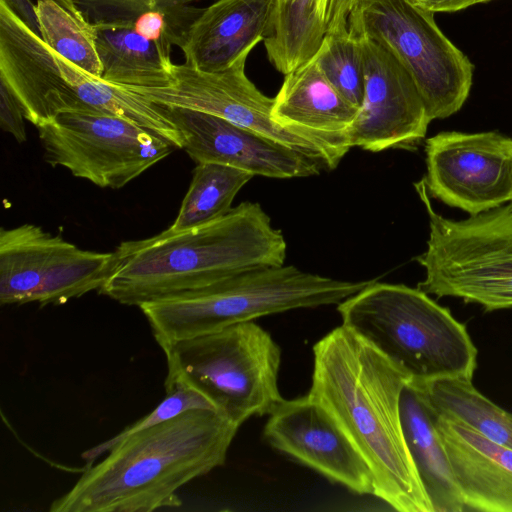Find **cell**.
Returning a JSON list of instances; mask_svg holds the SVG:
<instances>
[{
    "mask_svg": "<svg viewBox=\"0 0 512 512\" xmlns=\"http://www.w3.org/2000/svg\"><path fill=\"white\" fill-rule=\"evenodd\" d=\"M408 383L395 364L343 325L313 346L308 394L366 461L374 496L400 512H434L403 432L400 399Z\"/></svg>",
    "mask_w": 512,
    "mask_h": 512,
    "instance_id": "6da1fadb",
    "label": "cell"
},
{
    "mask_svg": "<svg viewBox=\"0 0 512 512\" xmlns=\"http://www.w3.org/2000/svg\"><path fill=\"white\" fill-rule=\"evenodd\" d=\"M287 243L259 203L244 201L189 229L121 242L100 294L129 306L285 264Z\"/></svg>",
    "mask_w": 512,
    "mask_h": 512,
    "instance_id": "7a4b0ae2",
    "label": "cell"
},
{
    "mask_svg": "<svg viewBox=\"0 0 512 512\" xmlns=\"http://www.w3.org/2000/svg\"><path fill=\"white\" fill-rule=\"evenodd\" d=\"M239 426L194 409L133 433L54 500L51 512H150L178 507V490L225 463Z\"/></svg>",
    "mask_w": 512,
    "mask_h": 512,
    "instance_id": "3957f363",
    "label": "cell"
},
{
    "mask_svg": "<svg viewBox=\"0 0 512 512\" xmlns=\"http://www.w3.org/2000/svg\"><path fill=\"white\" fill-rule=\"evenodd\" d=\"M342 324L420 384L473 379L477 349L466 326L426 292L372 280L337 304Z\"/></svg>",
    "mask_w": 512,
    "mask_h": 512,
    "instance_id": "277c9868",
    "label": "cell"
},
{
    "mask_svg": "<svg viewBox=\"0 0 512 512\" xmlns=\"http://www.w3.org/2000/svg\"><path fill=\"white\" fill-rule=\"evenodd\" d=\"M371 281L339 280L284 264L250 270L139 308L163 347L271 314L339 304Z\"/></svg>",
    "mask_w": 512,
    "mask_h": 512,
    "instance_id": "5b68a950",
    "label": "cell"
},
{
    "mask_svg": "<svg viewBox=\"0 0 512 512\" xmlns=\"http://www.w3.org/2000/svg\"><path fill=\"white\" fill-rule=\"evenodd\" d=\"M161 348L167 361L165 387L193 389L239 427L252 416L270 415L283 401L278 387L281 349L254 321Z\"/></svg>",
    "mask_w": 512,
    "mask_h": 512,
    "instance_id": "8992f818",
    "label": "cell"
},
{
    "mask_svg": "<svg viewBox=\"0 0 512 512\" xmlns=\"http://www.w3.org/2000/svg\"><path fill=\"white\" fill-rule=\"evenodd\" d=\"M414 186L429 217L427 248L416 258L425 269L418 288L488 312L512 308V204L452 220L434 210L423 179Z\"/></svg>",
    "mask_w": 512,
    "mask_h": 512,
    "instance_id": "52a82bcc",
    "label": "cell"
},
{
    "mask_svg": "<svg viewBox=\"0 0 512 512\" xmlns=\"http://www.w3.org/2000/svg\"><path fill=\"white\" fill-rule=\"evenodd\" d=\"M348 29L396 57L412 77L431 121L455 114L466 102L474 66L443 34L433 12L410 0H356Z\"/></svg>",
    "mask_w": 512,
    "mask_h": 512,
    "instance_id": "ba28073f",
    "label": "cell"
},
{
    "mask_svg": "<svg viewBox=\"0 0 512 512\" xmlns=\"http://www.w3.org/2000/svg\"><path fill=\"white\" fill-rule=\"evenodd\" d=\"M36 128L49 165L101 188H122L176 148L154 131L94 108L61 112Z\"/></svg>",
    "mask_w": 512,
    "mask_h": 512,
    "instance_id": "9c48e42d",
    "label": "cell"
},
{
    "mask_svg": "<svg viewBox=\"0 0 512 512\" xmlns=\"http://www.w3.org/2000/svg\"><path fill=\"white\" fill-rule=\"evenodd\" d=\"M113 252L83 250L40 226L0 230L1 305L64 304L100 290L113 267Z\"/></svg>",
    "mask_w": 512,
    "mask_h": 512,
    "instance_id": "30bf717a",
    "label": "cell"
},
{
    "mask_svg": "<svg viewBox=\"0 0 512 512\" xmlns=\"http://www.w3.org/2000/svg\"><path fill=\"white\" fill-rule=\"evenodd\" d=\"M430 197L476 215L510 202L512 138L497 132H441L425 142Z\"/></svg>",
    "mask_w": 512,
    "mask_h": 512,
    "instance_id": "8fae6325",
    "label": "cell"
},
{
    "mask_svg": "<svg viewBox=\"0 0 512 512\" xmlns=\"http://www.w3.org/2000/svg\"><path fill=\"white\" fill-rule=\"evenodd\" d=\"M248 55L241 56L228 68L212 72L186 63L173 64L170 81L165 86H119L158 105L223 118L298 150L323 165L321 153L314 144L288 132L272 120L273 98L264 95L245 73Z\"/></svg>",
    "mask_w": 512,
    "mask_h": 512,
    "instance_id": "7c38bea8",
    "label": "cell"
},
{
    "mask_svg": "<svg viewBox=\"0 0 512 512\" xmlns=\"http://www.w3.org/2000/svg\"><path fill=\"white\" fill-rule=\"evenodd\" d=\"M355 37L362 52L364 95L348 131L350 147L370 152L416 148L431 120L412 77L389 50L368 37Z\"/></svg>",
    "mask_w": 512,
    "mask_h": 512,
    "instance_id": "4fadbf2b",
    "label": "cell"
},
{
    "mask_svg": "<svg viewBox=\"0 0 512 512\" xmlns=\"http://www.w3.org/2000/svg\"><path fill=\"white\" fill-rule=\"evenodd\" d=\"M263 434L272 447L329 481L374 496L366 461L332 415L309 394L283 399L269 415Z\"/></svg>",
    "mask_w": 512,
    "mask_h": 512,
    "instance_id": "5bb4252c",
    "label": "cell"
},
{
    "mask_svg": "<svg viewBox=\"0 0 512 512\" xmlns=\"http://www.w3.org/2000/svg\"><path fill=\"white\" fill-rule=\"evenodd\" d=\"M160 106L179 132L182 149L197 164L219 163L275 179L310 177L323 166L315 158L223 118Z\"/></svg>",
    "mask_w": 512,
    "mask_h": 512,
    "instance_id": "9a60e30c",
    "label": "cell"
},
{
    "mask_svg": "<svg viewBox=\"0 0 512 512\" xmlns=\"http://www.w3.org/2000/svg\"><path fill=\"white\" fill-rule=\"evenodd\" d=\"M0 82L35 127L64 111L91 108L64 79L51 48L0 0Z\"/></svg>",
    "mask_w": 512,
    "mask_h": 512,
    "instance_id": "2e32d148",
    "label": "cell"
},
{
    "mask_svg": "<svg viewBox=\"0 0 512 512\" xmlns=\"http://www.w3.org/2000/svg\"><path fill=\"white\" fill-rule=\"evenodd\" d=\"M273 100L272 120L314 144L323 166L335 169L351 149L348 131L359 108L331 84L315 56L285 75Z\"/></svg>",
    "mask_w": 512,
    "mask_h": 512,
    "instance_id": "e0dca14e",
    "label": "cell"
},
{
    "mask_svg": "<svg viewBox=\"0 0 512 512\" xmlns=\"http://www.w3.org/2000/svg\"><path fill=\"white\" fill-rule=\"evenodd\" d=\"M433 416L465 509L512 512V449L455 417Z\"/></svg>",
    "mask_w": 512,
    "mask_h": 512,
    "instance_id": "ac0fdd59",
    "label": "cell"
},
{
    "mask_svg": "<svg viewBox=\"0 0 512 512\" xmlns=\"http://www.w3.org/2000/svg\"><path fill=\"white\" fill-rule=\"evenodd\" d=\"M277 0H216L185 31L178 47L185 63L219 71L264 40Z\"/></svg>",
    "mask_w": 512,
    "mask_h": 512,
    "instance_id": "d6986e66",
    "label": "cell"
},
{
    "mask_svg": "<svg viewBox=\"0 0 512 512\" xmlns=\"http://www.w3.org/2000/svg\"><path fill=\"white\" fill-rule=\"evenodd\" d=\"M102 64L101 79L123 86L159 87L170 81L172 43L149 40L134 28V20L93 23Z\"/></svg>",
    "mask_w": 512,
    "mask_h": 512,
    "instance_id": "ffe728a7",
    "label": "cell"
},
{
    "mask_svg": "<svg viewBox=\"0 0 512 512\" xmlns=\"http://www.w3.org/2000/svg\"><path fill=\"white\" fill-rule=\"evenodd\" d=\"M406 443L434 512L466 510L434 416L408 384L400 399Z\"/></svg>",
    "mask_w": 512,
    "mask_h": 512,
    "instance_id": "44dd1931",
    "label": "cell"
},
{
    "mask_svg": "<svg viewBox=\"0 0 512 512\" xmlns=\"http://www.w3.org/2000/svg\"><path fill=\"white\" fill-rule=\"evenodd\" d=\"M408 385L434 415L455 417L489 440L512 449V414L481 394L472 380L445 378Z\"/></svg>",
    "mask_w": 512,
    "mask_h": 512,
    "instance_id": "7402d4cb",
    "label": "cell"
},
{
    "mask_svg": "<svg viewBox=\"0 0 512 512\" xmlns=\"http://www.w3.org/2000/svg\"><path fill=\"white\" fill-rule=\"evenodd\" d=\"M52 53L62 76L83 104L154 131L177 149H182L180 134L160 105L119 85L88 74L54 50Z\"/></svg>",
    "mask_w": 512,
    "mask_h": 512,
    "instance_id": "603a6c76",
    "label": "cell"
},
{
    "mask_svg": "<svg viewBox=\"0 0 512 512\" xmlns=\"http://www.w3.org/2000/svg\"><path fill=\"white\" fill-rule=\"evenodd\" d=\"M253 177L229 165L198 163L179 213L169 228L185 230L225 215L233 208L232 203L238 192Z\"/></svg>",
    "mask_w": 512,
    "mask_h": 512,
    "instance_id": "cb8c5ba5",
    "label": "cell"
},
{
    "mask_svg": "<svg viewBox=\"0 0 512 512\" xmlns=\"http://www.w3.org/2000/svg\"><path fill=\"white\" fill-rule=\"evenodd\" d=\"M35 12L44 42L67 61L101 78L103 68L93 23L77 18L56 0H36Z\"/></svg>",
    "mask_w": 512,
    "mask_h": 512,
    "instance_id": "d4e9b609",
    "label": "cell"
},
{
    "mask_svg": "<svg viewBox=\"0 0 512 512\" xmlns=\"http://www.w3.org/2000/svg\"><path fill=\"white\" fill-rule=\"evenodd\" d=\"M315 57L331 84L360 108L364 95L362 52L359 39L348 26L328 31Z\"/></svg>",
    "mask_w": 512,
    "mask_h": 512,
    "instance_id": "484cf974",
    "label": "cell"
},
{
    "mask_svg": "<svg viewBox=\"0 0 512 512\" xmlns=\"http://www.w3.org/2000/svg\"><path fill=\"white\" fill-rule=\"evenodd\" d=\"M198 1L202 0H77V4L91 23L135 20L147 11H162L169 19L172 42L178 46L187 28L203 11L192 5Z\"/></svg>",
    "mask_w": 512,
    "mask_h": 512,
    "instance_id": "4316f807",
    "label": "cell"
},
{
    "mask_svg": "<svg viewBox=\"0 0 512 512\" xmlns=\"http://www.w3.org/2000/svg\"><path fill=\"white\" fill-rule=\"evenodd\" d=\"M165 398L148 414L127 426L112 438L95 445L81 454L86 466L92 465L100 456L123 438L145 430L179 414L194 409H210L215 407L201 394L183 385L175 384L165 387ZM217 412V411H216Z\"/></svg>",
    "mask_w": 512,
    "mask_h": 512,
    "instance_id": "83f0119b",
    "label": "cell"
},
{
    "mask_svg": "<svg viewBox=\"0 0 512 512\" xmlns=\"http://www.w3.org/2000/svg\"><path fill=\"white\" fill-rule=\"evenodd\" d=\"M24 111L6 85L0 82V126L19 142L27 139Z\"/></svg>",
    "mask_w": 512,
    "mask_h": 512,
    "instance_id": "f1b7e54d",
    "label": "cell"
},
{
    "mask_svg": "<svg viewBox=\"0 0 512 512\" xmlns=\"http://www.w3.org/2000/svg\"><path fill=\"white\" fill-rule=\"evenodd\" d=\"M135 30L149 40L168 39L172 44L170 24L167 15L162 11H147L134 20Z\"/></svg>",
    "mask_w": 512,
    "mask_h": 512,
    "instance_id": "f546056e",
    "label": "cell"
},
{
    "mask_svg": "<svg viewBox=\"0 0 512 512\" xmlns=\"http://www.w3.org/2000/svg\"><path fill=\"white\" fill-rule=\"evenodd\" d=\"M493 0H410L413 4L433 13H453Z\"/></svg>",
    "mask_w": 512,
    "mask_h": 512,
    "instance_id": "4dcf8cb0",
    "label": "cell"
},
{
    "mask_svg": "<svg viewBox=\"0 0 512 512\" xmlns=\"http://www.w3.org/2000/svg\"><path fill=\"white\" fill-rule=\"evenodd\" d=\"M9 7L37 34L40 35L35 4L30 0H4Z\"/></svg>",
    "mask_w": 512,
    "mask_h": 512,
    "instance_id": "1f68e13d",
    "label": "cell"
},
{
    "mask_svg": "<svg viewBox=\"0 0 512 512\" xmlns=\"http://www.w3.org/2000/svg\"><path fill=\"white\" fill-rule=\"evenodd\" d=\"M60 3L64 8L70 11L73 15L81 20H85L86 17L83 15L82 11L79 9L77 0H56Z\"/></svg>",
    "mask_w": 512,
    "mask_h": 512,
    "instance_id": "d6a6232c",
    "label": "cell"
},
{
    "mask_svg": "<svg viewBox=\"0 0 512 512\" xmlns=\"http://www.w3.org/2000/svg\"><path fill=\"white\" fill-rule=\"evenodd\" d=\"M510 203L512 204V184H511V196H510Z\"/></svg>",
    "mask_w": 512,
    "mask_h": 512,
    "instance_id": "836d02e7",
    "label": "cell"
}]
</instances>
